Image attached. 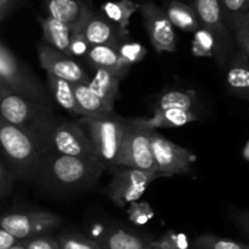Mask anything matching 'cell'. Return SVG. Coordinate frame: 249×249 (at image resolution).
Segmentation results:
<instances>
[{"instance_id":"cell-12","label":"cell","mask_w":249,"mask_h":249,"mask_svg":"<svg viewBox=\"0 0 249 249\" xmlns=\"http://www.w3.org/2000/svg\"><path fill=\"white\" fill-rule=\"evenodd\" d=\"M140 11L146 32L156 51H177V34L174 31V24L168 17L167 11L153 2L140 4Z\"/></svg>"},{"instance_id":"cell-7","label":"cell","mask_w":249,"mask_h":249,"mask_svg":"<svg viewBox=\"0 0 249 249\" xmlns=\"http://www.w3.org/2000/svg\"><path fill=\"white\" fill-rule=\"evenodd\" d=\"M0 83L7 85L18 94L50 107L45 90L41 87L38 78L22 63L21 60L17 58L4 41L0 43Z\"/></svg>"},{"instance_id":"cell-3","label":"cell","mask_w":249,"mask_h":249,"mask_svg":"<svg viewBox=\"0 0 249 249\" xmlns=\"http://www.w3.org/2000/svg\"><path fill=\"white\" fill-rule=\"evenodd\" d=\"M128 119L107 111L104 113L84 116L78 123L87 131L100 160L108 167H116L122 139Z\"/></svg>"},{"instance_id":"cell-43","label":"cell","mask_w":249,"mask_h":249,"mask_svg":"<svg viewBox=\"0 0 249 249\" xmlns=\"http://www.w3.org/2000/svg\"><path fill=\"white\" fill-rule=\"evenodd\" d=\"M162 249H178V248H162Z\"/></svg>"},{"instance_id":"cell-25","label":"cell","mask_w":249,"mask_h":249,"mask_svg":"<svg viewBox=\"0 0 249 249\" xmlns=\"http://www.w3.org/2000/svg\"><path fill=\"white\" fill-rule=\"evenodd\" d=\"M197 106V97L192 90H172L167 91L160 97L156 109L163 108H181L194 111Z\"/></svg>"},{"instance_id":"cell-15","label":"cell","mask_w":249,"mask_h":249,"mask_svg":"<svg viewBox=\"0 0 249 249\" xmlns=\"http://www.w3.org/2000/svg\"><path fill=\"white\" fill-rule=\"evenodd\" d=\"M49 16L63 22L78 32L94 12L91 0H45Z\"/></svg>"},{"instance_id":"cell-18","label":"cell","mask_w":249,"mask_h":249,"mask_svg":"<svg viewBox=\"0 0 249 249\" xmlns=\"http://www.w3.org/2000/svg\"><path fill=\"white\" fill-rule=\"evenodd\" d=\"M39 21L43 27V36L46 43L62 53H70L71 40L74 34L72 27L51 16L40 17Z\"/></svg>"},{"instance_id":"cell-42","label":"cell","mask_w":249,"mask_h":249,"mask_svg":"<svg viewBox=\"0 0 249 249\" xmlns=\"http://www.w3.org/2000/svg\"><path fill=\"white\" fill-rule=\"evenodd\" d=\"M147 249H157V248H156L155 246H150V247H148Z\"/></svg>"},{"instance_id":"cell-37","label":"cell","mask_w":249,"mask_h":249,"mask_svg":"<svg viewBox=\"0 0 249 249\" xmlns=\"http://www.w3.org/2000/svg\"><path fill=\"white\" fill-rule=\"evenodd\" d=\"M230 219L235 223L241 230L245 231L249 235V211H242V209H231Z\"/></svg>"},{"instance_id":"cell-14","label":"cell","mask_w":249,"mask_h":249,"mask_svg":"<svg viewBox=\"0 0 249 249\" xmlns=\"http://www.w3.org/2000/svg\"><path fill=\"white\" fill-rule=\"evenodd\" d=\"M80 32L91 45H113L117 48L125 41L128 36V32L121 29L105 15L95 10Z\"/></svg>"},{"instance_id":"cell-36","label":"cell","mask_w":249,"mask_h":249,"mask_svg":"<svg viewBox=\"0 0 249 249\" xmlns=\"http://www.w3.org/2000/svg\"><path fill=\"white\" fill-rule=\"evenodd\" d=\"M15 174L9 169L6 163H1L0 168V197L4 198L10 194L14 185Z\"/></svg>"},{"instance_id":"cell-26","label":"cell","mask_w":249,"mask_h":249,"mask_svg":"<svg viewBox=\"0 0 249 249\" xmlns=\"http://www.w3.org/2000/svg\"><path fill=\"white\" fill-rule=\"evenodd\" d=\"M100 245L104 249H147L150 246L139 236L124 230H114L104 236Z\"/></svg>"},{"instance_id":"cell-39","label":"cell","mask_w":249,"mask_h":249,"mask_svg":"<svg viewBox=\"0 0 249 249\" xmlns=\"http://www.w3.org/2000/svg\"><path fill=\"white\" fill-rule=\"evenodd\" d=\"M18 0H0V19L4 21L12 12Z\"/></svg>"},{"instance_id":"cell-21","label":"cell","mask_w":249,"mask_h":249,"mask_svg":"<svg viewBox=\"0 0 249 249\" xmlns=\"http://www.w3.org/2000/svg\"><path fill=\"white\" fill-rule=\"evenodd\" d=\"M48 83L53 99L57 102L58 106L75 116L82 117V112L78 107L77 99H75L74 83L50 74H48Z\"/></svg>"},{"instance_id":"cell-8","label":"cell","mask_w":249,"mask_h":249,"mask_svg":"<svg viewBox=\"0 0 249 249\" xmlns=\"http://www.w3.org/2000/svg\"><path fill=\"white\" fill-rule=\"evenodd\" d=\"M194 7L201 22V27L211 32L215 39L214 60L219 67H225L229 60H231L232 38L230 36V28H228L220 0H194Z\"/></svg>"},{"instance_id":"cell-5","label":"cell","mask_w":249,"mask_h":249,"mask_svg":"<svg viewBox=\"0 0 249 249\" xmlns=\"http://www.w3.org/2000/svg\"><path fill=\"white\" fill-rule=\"evenodd\" d=\"M0 114L7 123L36 133L53 117L50 107L14 91L2 83H0Z\"/></svg>"},{"instance_id":"cell-22","label":"cell","mask_w":249,"mask_h":249,"mask_svg":"<svg viewBox=\"0 0 249 249\" xmlns=\"http://www.w3.org/2000/svg\"><path fill=\"white\" fill-rule=\"evenodd\" d=\"M165 11L174 27L192 33L201 28V22L195 7L185 4L181 0H172Z\"/></svg>"},{"instance_id":"cell-4","label":"cell","mask_w":249,"mask_h":249,"mask_svg":"<svg viewBox=\"0 0 249 249\" xmlns=\"http://www.w3.org/2000/svg\"><path fill=\"white\" fill-rule=\"evenodd\" d=\"M38 134L43 139L48 152L74 157L99 158L87 131L78 122L53 117Z\"/></svg>"},{"instance_id":"cell-38","label":"cell","mask_w":249,"mask_h":249,"mask_svg":"<svg viewBox=\"0 0 249 249\" xmlns=\"http://www.w3.org/2000/svg\"><path fill=\"white\" fill-rule=\"evenodd\" d=\"M18 242V238L15 237L12 233H10L5 229H0V249H10Z\"/></svg>"},{"instance_id":"cell-40","label":"cell","mask_w":249,"mask_h":249,"mask_svg":"<svg viewBox=\"0 0 249 249\" xmlns=\"http://www.w3.org/2000/svg\"><path fill=\"white\" fill-rule=\"evenodd\" d=\"M243 156H245L246 160H249V141H248L247 145H246L245 150H243Z\"/></svg>"},{"instance_id":"cell-28","label":"cell","mask_w":249,"mask_h":249,"mask_svg":"<svg viewBox=\"0 0 249 249\" xmlns=\"http://www.w3.org/2000/svg\"><path fill=\"white\" fill-rule=\"evenodd\" d=\"M192 53L197 57H213L215 53V39L209 31L201 27L192 39Z\"/></svg>"},{"instance_id":"cell-20","label":"cell","mask_w":249,"mask_h":249,"mask_svg":"<svg viewBox=\"0 0 249 249\" xmlns=\"http://www.w3.org/2000/svg\"><path fill=\"white\" fill-rule=\"evenodd\" d=\"M198 117L195 111H187L181 108H163L155 109L151 118H142L143 123L153 129L158 128H175L197 121Z\"/></svg>"},{"instance_id":"cell-27","label":"cell","mask_w":249,"mask_h":249,"mask_svg":"<svg viewBox=\"0 0 249 249\" xmlns=\"http://www.w3.org/2000/svg\"><path fill=\"white\" fill-rule=\"evenodd\" d=\"M228 26L233 34V40L238 51L249 57V14L237 15L226 18Z\"/></svg>"},{"instance_id":"cell-23","label":"cell","mask_w":249,"mask_h":249,"mask_svg":"<svg viewBox=\"0 0 249 249\" xmlns=\"http://www.w3.org/2000/svg\"><path fill=\"white\" fill-rule=\"evenodd\" d=\"M74 92L82 117L104 113V112L112 111L113 108L87 83H74Z\"/></svg>"},{"instance_id":"cell-10","label":"cell","mask_w":249,"mask_h":249,"mask_svg":"<svg viewBox=\"0 0 249 249\" xmlns=\"http://www.w3.org/2000/svg\"><path fill=\"white\" fill-rule=\"evenodd\" d=\"M151 145L158 172L162 177L187 174L197 160L194 153L165 139L156 130L151 136Z\"/></svg>"},{"instance_id":"cell-31","label":"cell","mask_w":249,"mask_h":249,"mask_svg":"<svg viewBox=\"0 0 249 249\" xmlns=\"http://www.w3.org/2000/svg\"><path fill=\"white\" fill-rule=\"evenodd\" d=\"M118 51L122 55V57L126 62L130 63L131 66L142 60L146 56V53H147V50H146V48L142 44L134 43V41H123L118 46Z\"/></svg>"},{"instance_id":"cell-2","label":"cell","mask_w":249,"mask_h":249,"mask_svg":"<svg viewBox=\"0 0 249 249\" xmlns=\"http://www.w3.org/2000/svg\"><path fill=\"white\" fill-rule=\"evenodd\" d=\"M0 142L6 165L15 177L36 179L48 153L41 136L0 119Z\"/></svg>"},{"instance_id":"cell-32","label":"cell","mask_w":249,"mask_h":249,"mask_svg":"<svg viewBox=\"0 0 249 249\" xmlns=\"http://www.w3.org/2000/svg\"><path fill=\"white\" fill-rule=\"evenodd\" d=\"M128 214L129 219L134 224L143 225V224H146L152 218L153 211L150 204L146 203V202H133V203H130Z\"/></svg>"},{"instance_id":"cell-11","label":"cell","mask_w":249,"mask_h":249,"mask_svg":"<svg viewBox=\"0 0 249 249\" xmlns=\"http://www.w3.org/2000/svg\"><path fill=\"white\" fill-rule=\"evenodd\" d=\"M62 219L50 212L36 211L27 213L7 214L0 221L2 229L18 238L19 241L44 235L58 228Z\"/></svg>"},{"instance_id":"cell-1","label":"cell","mask_w":249,"mask_h":249,"mask_svg":"<svg viewBox=\"0 0 249 249\" xmlns=\"http://www.w3.org/2000/svg\"><path fill=\"white\" fill-rule=\"evenodd\" d=\"M106 168L107 165L99 158L48 152L36 180L50 190H84L95 184Z\"/></svg>"},{"instance_id":"cell-30","label":"cell","mask_w":249,"mask_h":249,"mask_svg":"<svg viewBox=\"0 0 249 249\" xmlns=\"http://www.w3.org/2000/svg\"><path fill=\"white\" fill-rule=\"evenodd\" d=\"M61 249H104L100 243L80 233H63L57 238Z\"/></svg>"},{"instance_id":"cell-13","label":"cell","mask_w":249,"mask_h":249,"mask_svg":"<svg viewBox=\"0 0 249 249\" xmlns=\"http://www.w3.org/2000/svg\"><path fill=\"white\" fill-rule=\"evenodd\" d=\"M38 57L41 67L50 75L70 80L72 83H89L87 72L74 56L62 53L49 44H41L38 49Z\"/></svg>"},{"instance_id":"cell-19","label":"cell","mask_w":249,"mask_h":249,"mask_svg":"<svg viewBox=\"0 0 249 249\" xmlns=\"http://www.w3.org/2000/svg\"><path fill=\"white\" fill-rule=\"evenodd\" d=\"M123 78V75L117 72H113L111 70L97 68L94 74V78L90 79L88 84L109 106L113 107L114 101H116L119 94V84H121V80Z\"/></svg>"},{"instance_id":"cell-16","label":"cell","mask_w":249,"mask_h":249,"mask_svg":"<svg viewBox=\"0 0 249 249\" xmlns=\"http://www.w3.org/2000/svg\"><path fill=\"white\" fill-rule=\"evenodd\" d=\"M88 62L97 68H106L125 77L131 65L126 62L119 53L118 48L113 45H91L85 56Z\"/></svg>"},{"instance_id":"cell-29","label":"cell","mask_w":249,"mask_h":249,"mask_svg":"<svg viewBox=\"0 0 249 249\" xmlns=\"http://www.w3.org/2000/svg\"><path fill=\"white\" fill-rule=\"evenodd\" d=\"M198 249H249V245L216 237L213 235L199 236L196 240Z\"/></svg>"},{"instance_id":"cell-6","label":"cell","mask_w":249,"mask_h":249,"mask_svg":"<svg viewBox=\"0 0 249 249\" xmlns=\"http://www.w3.org/2000/svg\"><path fill=\"white\" fill-rule=\"evenodd\" d=\"M155 130L146 125L142 118L128 119L116 165L158 172L151 145V136Z\"/></svg>"},{"instance_id":"cell-33","label":"cell","mask_w":249,"mask_h":249,"mask_svg":"<svg viewBox=\"0 0 249 249\" xmlns=\"http://www.w3.org/2000/svg\"><path fill=\"white\" fill-rule=\"evenodd\" d=\"M22 243L27 249H61L57 238L46 235L27 238V240L22 241Z\"/></svg>"},{"instance_id":"cell-9","label":"cell","mask_w":249,"mask_h":249,"mask_svg":"<svg viewBox=\"0 0 249 249\" xmlns=\"http://www.w3.org/2000/svg\"><path fill=\"white\" fill-rule=\"evenodd\" d=\"M160 172H147L136 168L116 165L107 189L108 197L119 207L136 202L147 190L151 182L160 178Z\"/></svg>"},{"instance_id":"cell-41","label":"cell","mask_w":249,"mask_h":249,"mask_svg":"<svg viewBox=\"0 0 249 249\" xmlns=\"http://www.w3.org/2000/svg\"><path fill=\"white\" fill-rule=\"evenodd\" d=\"M10 249H27V248L24 247L23 243H22V241H19V242L17 243V245H15L14 247H11Z\"/></svg>"},{"instance_id":"cell-17","label":"cell","mask_w":249,"mask_h":249,"mask_svg":"<svg viewBox=\"0 0 249 249\" xmlns=\"http://www.w3.org/2000/svg\"><path fill=\"white\" fill-rule=\"evenodd\" d=\"M228 88L235 96L249 102V57L240 53L231 57L226 72Z\"/></svg>"},{"instance_id":"cell-34","label":"cell","mask_w":249,"mask_h":249,"mask_svg":"<svg viewBox=\"0 0 249 249\" xmlns=\"http://www.w3.org/2000/svg\"><path fill=\"white\" fill-rule=\"evenodd\" d=\"M90 48H91V44L88 41L84 34L80 31L74 32L72 40H71L70 55L74 56V57H85L87 53H89Z\"/></svg>"},{"instance_id":"cell-35","label":"cell","mask_w":249,"mask_h":249,"mask_svg":"<svg viewBox=\"0 0 249 249\" xmlns=\"http://www.w3.org/2000/svg\"><path fill=\"white\" fill-rule=\"evenodd\" d=\"M225 19L237 15L249 14V0H220Z\"/></svg>"},{"instance_id":"cell-24","label":"cell","mask_w":249,"mask_h":249,"mask_svg":"<svg viewBox=\"0 0 249 249\" xmlns=\"http://www.w3.org/2000/svg\"><path fill=\"white\" fill-rule=\"evenodd\" d=\"M138 10H140V4H136L133 0L107 1L100 6V12L102 15L125 32H128L131 16Z\"/></svg>"}]
</instances>
